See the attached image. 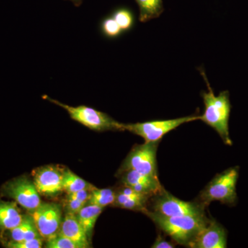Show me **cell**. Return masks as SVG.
<instances>
[{"instance_id":"obj_1","label":"cell","mask_w":248,"mask_h":248,"mask_svg":"<svg viewBox=\"0 0 248 248\" xmlns=\"http://www.w3.org/2000/svg\"><path fill=\"white\" fill-rule=\"evenodd\" d=\"M144 214L174 242L187 247L210 221L205 215L166 217L148 210Z\"/></svg>"},{"instance_id":"obj_2","label":"cell","mask_w":248,"mask_h":248,"mask_svg":"<svg viewBox=\"0 0 248 248\" xmlns=\"http://www.w3.org/2000/svg\"><path fill=\"white\" fill-rule=\"evenodd\" d=\"M204 77L208 84V91L202 93L205 110L203 115L200 116V120L215 129L223 142L228 146H231L232 141L230 138L228 128L231 108L229 95L226 91L220 93L218 95H215L205 75Z\"/></svg>"},{"instance_id":"obj_3","label":"cell","mask_w":248,"mask_h":248,"mask_svg":"<svg viewBox=\"0 0 248 248\" xmlns=\"http://www.w3.org/2000/svg\"><path fill=\"white\" fill-rule=\"evenodd\" d=\"M239 177L238 168H231L217 174L200 193V203L206 208L211 202L232 204L236 200V183Z\"/></svg>"},{"instance_id":"obj_4","label":"cell","mask_w":248,"mask_h":248,"mask_svg":"<svg viewBox=\"0 0 248 248\" xmlns=\"http://www.w3.org/2000/svg\"><path fill=\"white\" fill-rule=\"evenodd\" d=\"M43 98L64 109L68 112L72 120L76 121L91 130L96 131L122 130V123L114 120L110 116L101 111L84 105L71 107L46 95L43 96Z\"/></svg>"},{"instance_id":"obj_5","label":"cell","mask_w":248,"mask_h":248,"mask_svg":"<svg viewBox=\"0 0 248 248\" xmlns=\"http://www.w3.org/2000/svg\"><path fill=\"white\" fill-rule=\"evenodd\" d=\"M152 199L153 212L166 217L204 216L205 207L200 202H184L164 188Z\"/></svg>"},{"instance_id":"obj_6","label":"cell","mask_w":248,"mask_h":248,"mask_svg":"<svg viewBox=\"0 0 248 248\" xmlns=\"http://www.w3.org/2000/svg\"><path fill=\"white\" fill-rule=\"evenodd\" d=\"M200 116H187L169 120L151 121L136 124H122V130L141 137L145 142L159 141L161 138L182 124L200 120Z\"/></svg>"},{"instance_id":"obj_7","label":"cell","mask_w":248,"mask_h":248,"mask_svg":"<svg viewBox=\"0 0 248 248\" xmlns=\"http://www.w3.org/2000/svg\"><path fill=\"white\" fill-rule=\"evenodd\" d=\"M159 141L145 142L135 146L129 153L121 168V172L133 170L138 172L158 178L156 151Z\"/></svg>"},{"instance_id":"obj_8","label":"cell","mask_w":248,"mask_h":248,"mask_svg":"<svg viewBox=\"0 0 248 248\" xmlns=\"http://www.w3.org/2000/svg\"><path fill=\"white\" fill-rule=\"evenodd\" d=\"M2 192L30 214L42 203L35 184L28 177H19L9 181L3 186Z\"/></svg>"},{"instance_id":"obj_9","label":"cell","mask_w":248,"mask_h":248,"mask_svg":"<svg viewBox=\"0 0 248 248\" xmlns=\"http://www.w3.org/2000/svg\"><path fill=\"white\" fill-rule=\"evenodd\" d=\"M31 215L43 239L47 241L59 234L63 220L60 204L42 203Z\"/></svg>"},{"instance_id":"obj_10","label":"cell","mask_w":248,"mask_h":248,"mask_svg":"<svg viewBox=\"0 0 248 248\" xmlns=\"http://www.w3.org/2000/svg\"><path fill=\"white\" fill-rule=\"evenodd\" d=\"M64 170L55 166L38 168L32 172V182L41 195L53 198L63 191Z\"/></svg>"},{"instance_id":"obj_11","label":"cell","mask_w":248,"mask_h":248,"mask_svg":"<svg viewBox=\"0 0 248 248\" xmlns=\"http://www.w3.org/2000/svg\"><path fill=\"white\" fill-rule=\"evenodd\" d=\"M191 248H226L227 233L221 225L210 220L208 225L189 244Z\"/></svg>"},{"instance_id":"obj_12","label":"cell","mask_w":248,"mask_h":248,"mask_svg":"<svg viewBox=\"0 0 248 248\" xmlns=\"http://www.w3.org/2000/svg\"><path fill=\"white\" fill-rule=\"evenodd\" d=\"M122 182L124 186L131 187L134 190L151 197L159 193L164 187L160 184L159 178L146 175L133 170L121 172Z\"/></svg>"},{"instance_id":"obj_13","label":"cell","mask_w":248,"mask_h":248,"mask_svg":"<svg viewBox=\"0 0 248 248\" xmlns=\"http://www.w3.org/2000/svg\"><path fill=\"white\" fill-rule=\"evenodd\" d=\"M59 234L76 243L80 248H90L89 238L78 221L77 215L66 213L62 220Z\"/></svg>"},{"instance_id":"obj_14","label":"cell","mask_w":248,"mask_h":248,"mask_svg":"<svg viewBox=\"0 0 248 248\" xmlns=\"http://www.w3.org/2000/svg\"><path fill=\"white\" fill-rule=\"evenodd\" d=\"M23 217L16 202L0 200V231L14 229L22 222Z\"/></svg>"},{"instance_id":"obj_15","label":"cell","mask_w":248,"mask_h":248,"mask_svg":"<svg viewBox=\"0 0 248 248\" xmlns=\"http://www.w3.org/2000/svg\"><path fill=\"white\" fill-rule=\"evenodd\" d=\"M9 232L11 241L19 242L36 238H42L31 214L24 215L22 222L17 227Z\"/></svg>"},{"instance_id":"obj_16","label":"cell","mask_w":248,"mask_h":248,"mask_svg":"<svg viewBox=\"0 0 248 248\" xmlns=\"http://www.w3.org/2000/svg\"><path fill=\"white\" fill-rule=\"evenodd\" d=\"M150 197L140 194L136 196H127L120 192H116V197L113 205L127 210H137L144 213L148 209L146 203Z\"/></svg>"},{"instance_id":"obj_17","label":"cell","mask_w":248,"mask_h":248,"mask_svg":"<svg viewBox=\"0 0 248 248\" xmlns=\"http://www.w3.org/2000/svg\"><path fill=\"white\" fill-rule=\"evenodd\" d=\"M102 207L88 203L77 215L78 221L84 228L89 238H91L92 235L96 221L102 213Z\"/></svg>"},{"instance_id":"obj_18","label":"cell","mask_w":248,"mask_h":248,"mask_svg":"<svg viewBox=\"0 0 248 248\" xmlns=\"http://www.w3.org/2000/svg\"><path fill=\"white\" fill-rule=\"evenodd\" d=\"M140 9V21L146 22L159 17L164 11L162 0H135Z\"/></svg>"},{"instance_id":"obj_19","label":"cell","mask_w":248,"mask_h":248,"mask_svg":"<svg viewBox=\"0 0 248 248\" xmlns=\"http://www.w3.org/2000/svg\"><path fill=\"white\" fill-rule=\"evenodd\" d=\"M94 186L78 177L70 170H64L63 177V191L67 195L82 190H93Z\"/></svg>"},{"instance_id":"obj_20","label":"cell","mask_w":248,"mask_h":248,"mask_svg":"<svg viewBox=\"0 0 248 248\" xmlns=\"http://www.w3.org/2000/svg\"><path fill=\"white\" fill-rule=\"evenodd\" d=\"M116 197V192L110 188L99 189L94 187L91 191L88 203L94 204L104 208L109 205H113Z\"/></svg>"},{"instance_id":"obj_21","label":"cell","mask_w":248,"mask_h":248,"mask_svg":"<svg viewBox=\"0 0 248 248\" xmlns=\"http://www.w3.org/2000/svg\"><path fill=\"white\" fill-rule=\"evenodd\" d=\"M112 17L120 26L122 31L130 30L134 24V17L132 13L126 9H120L114 13Z\"/></svg>"},{"instance_id":"obj_22","label":"cell","mask_w":248,"mask_h":248,"mask_svg":"<svg viewBox=\"0 0 248 248\" xmlns=\"http://www.w3.org/2000/svg\"><path fill=\"white\" fill-rule=\"evenodd\" d=\"M45 248H80L76 243L66 236L58 234L47 240Z\"/></svg>"},{"instance_id":"obj_23","label":"cell","mask_w":248,"mask_h":248,"mask_svg":"<svg viewBox=\"0 0 248 248\" xmlns=\"http://www.w3.org/2000/svg\"><path fill=\"white\" fill-rule=\"evenodd\" d=\"M103 33L110 38L118 37L122 32L120 26L113 17H107L102 23Z\"/></svg>"},{"instance_id":"obj_24","label":"cell","mask_w":248,"mask_h":248,"mask_svg":"<svg viewBox=\"0 0 248 248\" xmlns=\"http://www.w3.org/2000/svg\"><path fill=\"white\" fill-rule=\"evenodd\" d=\"M42 240V238H36L19 242L10 241L6 244V246L10 248H41L43 246Z\"/></svg>"},{"instance_id":"obj_25","label":"cell","mask_w":248,"mask_h":248,"mask_svg":"<svg viewBox=\"0 0 248 248\" xmlns=\"http://www.w3.org/2000/svg\"><path fill=\"white\" fill-rule=\"evenodd\" d=\"M86 204L87 203L71 198L67 196L66 200L64 202V207L66 210V213H73L77 215Z\"/></svg>"},{"instance_id":"obj_26","label":"cell","mask_w":248,"mask_h":248,"mask_svg":"<svg viewBox=\"0 0 248 248\" xmlns=\"http://www.w3.org/2000/svg\"><path fill=\"white\" fill-rule=\"evenodd\" d=\"M91 190H79L74 192V193L68 194L67 196L71 198L75 199V200L88 203L90 197H91Z\"/></svg>"},{"instance_id":"obj_27","label":"cell","mask_w":248,"mask_h":248,"mask_svg":"<svg viewBox=\"0 0 248 248\" xmlns=\"http://www.w3.org/2000/svg\"><path fill=\"white\" fill-rule=\"evenodd\" d=\"M175 247L174 245L169 241H166L161 235H158L154 244L151 246L153 248H173Z\"/></svg>"},{"instance_id":"obj_28","label":"cell","mask_w":248,"mask_h":248,"mask_svg":"<svg viewBox=\"0 0 248 248\" xmlns=\"http://www.w3.org/2000/svg\"><path fill=\"white\" fill-rule=\"evenodd\" d=\"M73 2L76 3V4H78V3L81 2L82 0H71Z\"/></svg>"}]
</instances>
